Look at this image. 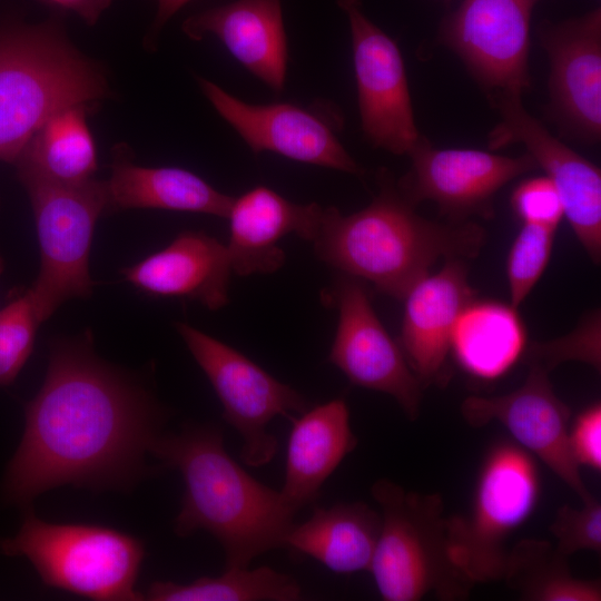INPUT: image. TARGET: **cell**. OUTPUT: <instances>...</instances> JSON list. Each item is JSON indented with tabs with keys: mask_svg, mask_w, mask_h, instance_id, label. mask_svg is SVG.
I'll return each instance as SVG.
<instances>
[{
	"mask_svg": "<svg viewBox=\"0 0 601 601\" xmlns=\"http://www.w3.org/2000/svg\"><path fill=\"white\" fill-rule=\"evenodd\" d=\"M541 492L533 456L514 441H500L480 466L466 513L446 516L450 556L474 584L501 581L509 538L534 512Z\"/></svg>",
	"mask_w": 601,
	"mask_h": 601,
	"instance_id": "7",
	"label": "cell"
},
{
	"mask_svg": "<svg viewBox=\"0 0 601 601\" xmlns=\"http://www.w3.org/2000/svg\"><path fill=\"white\" fill-rule=\"evenodd\" d=\"M24 413L1 487L18 505L65 484L128 490L149 473L146 455L165 421L144 387L95 354L91 335L51 343L43 384Z\"/></svg>",
	"mask_w": 601,
	"mask_h": 601,
	"instance_id": "1",
	"label": "cell"
},
{
	"mask_svg": "<svg viewBox=\"0 0 601 601\" xmlns=\"http://www.w3.org/2000/svg\"><path fill=\"white\" fill-rule=\"evenodd\" d=\"M526 345V329L516 307L473 298L455 321L450 352L470 375L495 380L522 358Z\"/></svg>",
	"mask_w": 601,
	"mask_h": 601,
	"instance_id": "25",
	"label": "cell"
},
{
	"mask_svg": "<svg viewBox=\"0 0 601 601\" xmlns=\"http://www.w3.org/2000/svg\"><path fill=\"white\" fill-rule=\"evenodd\" d=\"M157 1V14L151 28L154 38L158 35L166 22L186 6L190 0H156Z\"/></svg>",
	"mask_w": 601,
	"mask_h": 601,
	"instance_id": "36",
	"label": "cell"
},
{
	"mask_svg": "<svg viewBox=\"0 0 601 601\" xmlns=\"http://www.w3.org/2000/svg\"><path fill=\"white\" fill-rule=\"evenodd\" d=\"M105 184L108 210L156 208L226 218L234 199L186 169L135 165L124 148L115 151Z\"/></svg>",
	"mask_w": 601,
	"mask_h": 601,
	"instance_id": "23",
	"label": "cell"
},
{
	"mask_svg": "<svg viewBox=\"0 0 601 601\" xmlns=\"http://www.w3.org/2000/svg\"><path fill=\"white\" fill-rule=\"evenodd\" d=\"M522 93H489L500 121L489 136L491 149L522 144L554 184L564 216L594 263L601 258V173L594 164L554 137L522 104Z\"/></svg>",
	"mask_w": 601,
	"mask_h": 601,
	"instance_id": "11",
	"label": "cell"
},
{
	"mask_svg": "<svg viewBox=\"0 0 601 601\" xmlns=\"http://www.w3.org/2000/svg\"><path fill=\"white\" fill-rule=\"evenodd\" d=\"M151 454L178 470L185 483L177 535L210 533L225 552L226 569L248 568L256 556L284 548L295 513L280 491L255 480L226 452L218 426L189 424L161 434Z\"/></svg>",
	"mask_w": 601,
	"mask_h": 601,
	"instance_id": "3",
	"label": "cell"
},
{
	"mask_svg": "<svg viewBox=\"0 0 601 601\" xmlns=\"http://www.w3.org/2000/svg\"><path fill=\"white\" fill-rule=\"evenodd\" d=\"M282 496L295 514L315 501L322 485L356 447L349 411L343 398L308 407L290 418Z\"/></svg>",
	"mask_w": 601,
	"mask_h": 601,
	"instance_id": "22",
	"label": "cell"
},
{
	"mask_svg": "<svg viewBox=\"0 0 601 601\" xmlns=\"http://www.w3.org/2000/svg\"><path fill=\"white\" fill-rule=\"evenodd\" d=\"M569 443L578 464L601 471V405L584 408L569 427Z\"/></svg>",
	"mask_w": 601,
	"mask_h": 601,
	"instance_id": "34",
	"label": "cell"
},
{
	"mask_svg": "<svg viewBox=\"0 0 601 601\" xmlns=\"http://www.w3.org/2000/svg\"><path fill=\"white\" fill-rule=\"evenodd\" d=\"M101 69L56 22L0 33V160L16 164L39 128L67 107L107 95Z\"/></svg>",
	"mask_w": 601,
	"mask_h": 601,
	"instance_id": "4",
	"label": "cell"
},
{
	"mask_svg": "<svg viewBox=\"0 0 601 601\" xmlns=\"http://www.w3.org/2000/svg\"><path fill=\"white\" fill-rule=\"evenodd\" d=\"M16 166L36 221L40 270L29 293L42 323L63 302L92 292L89 255L96 223L108 210L107 189L95 178L63 184L23 164Z\"/></svg>",
	"mask_w": 601,
	"mask_h": 601,
	"instance_id": "8",
	"label": "cell"
},
{
	"mask_svg": "<svg viewBox=\"0 0 601 601\" xmlns=\"http://www.w3.org/2000/svg\"><path fill=\"white\" fill-rule=\"evenodd\" d=\"M40 324L29 290L0 309V386L14 382L32 353Z\"/></svg>",
	"mask_w": 601,
	"mask_h": 601,
	"instance_id": "30",
	"label": "cell"
},
{
	"mask_svg": "<svg viewBox=\"0 0 601 601\" xmlns=\"http://www.w3.org/2000/svg\"><path fill=\"white\" fill-rule=\"evenodd\" d=\"M377 184V195L356 213L322 207L311 242L321 260L403 300L439 258L465 260L480 254L486 234L479 224L422 217L384 168Z\"/></svg>",
	"mask_w": 601,
	"mask_h": 601,
	"instance_id": "2",
	"label": "cell"
},
{
	"mask_svg": "<svg viewBox=\"0 0 601 601\" xmlns=\"http://www.w3.org/2000/svg\"><path fill=\"white\" fill-rule=\"evenodd\" d=\"M534 0H463L443 20L439 39L487 93L530 86V22Z\"/></svg>",
	"mask_w": 601,
	"mask_h": 601,
	"instance_id": "14",
	"label": "cell"
},
{
	"mask_svg": "<svg viewBox=\"0 0 601 601\" xmlns=\"http://www.w3.org/2000/svg\"><path fill=\"white\" fill-rule=\"evenodd\" d=\"M410 170L397 181L414 206L430 200L452 221L493 216L495 194L514 178L538 169L528 152L509 157L479 149L434 148L424 137L408 155Z\"/></svg>",
	"mask_w": 601,
	"mask_h": 601,
	"instance_id": "13",
	"label": "cell"
},
{
	"mask_svg": "<svg viewBox=\"0 0 601 601\" xmlns=\"http://www.w3.org/2000/svg\"><path fill=\"white\" fill-rule=\"evenodd\" d=\"M231 273L227 246L197 230L181 231L161 250L121 269L144 293L189 298L211 311L228 303Z\"/></svg>",
	"mask_w": 601,
	"mask_h": 601,
	"instance_id": "21",
	"label": "cell"
},
{
	"mask_svg": "<svg viewBox=\"0 0 601 601\" xmlns=\"http://www.w3.org/2000/svg\"><path fill=\"white\" fill-rule=\"evenodd\" d=\"M474 297L464 259H447L403 299L401 348L423 390L446 384L451 334L459 314Z\"/></svg>",
	"mask_w": 601,
	"mask_h": 601,
	"instance_id": "18",
	"label": "cell"
},
{
	"mask_svg": "<svg viewBox=\"0 0 601 601\" xmlns=\"http://www.w3.org/2000/svg\"><path fill=\"white\" fill-rule=\"evenodd\" d=\"M193 40L208 35L277 95L284 90L288 48L280 0H236L187 18Z\"/></svg>",
	"mask_w": 601,
	"mask_h": 601,
	"instance_id": "19",
	"label": "cell"
},
{
	"mask_svg": "<svg viewBox=\"0 0 601 601\" xmlns=\"http://www.w3.org/2000/svg\"><path fill=\"white\" fill-rule=\"evenodd\" d=\"M600 317L594 314L570 335L528 344L521 359L550 373L568 361H580L600 371Z\"/></svg>",
	"mask_w": 601,
	"mask_h": 601,
	"instance_id": "31",
	"label": "cell"
},
{
	"mask_svg": "<svg viewBox=\"0 0 601 601\" xmlns=\"http://www.w3.org/2000/svg\"><path fill=\"white\" fill-rule=\"evenodd\" d=\"M76 12L86 23L95 24L112 0H47Z\"/></svg>",
	"mask_w": 601,
	"mask_h": 601,
	"instance_id": "35",
	"label": "cell"
},
{
	"mask_svg": "<svg viewBox=\"0 0 601 601\" xmlns=\"http://www.w3.org/2000/svg\"><path fill=\"white\" fill-rule=\"evenodd\" d=\"M511 206L523 224H536L556 229L564 216L559 191L546 176L521 181L512 193Z\"/></svg>",
	"mask_w": 601,
	"mask_h": 601,
	"instance_id": "33",
	"label": "cell"
},
{
	"mask_svg": "<svg viewBox=\"0 0 601 601\" xmlns=\"http://www.w3.org/2000/svg\"><path fill=\"white\" fill-rule=\"evenodd\" d=\"M555 544L522 539L509 549L502 580L524 601H600V580L577 578Z\"/></svg>",
	"mask_w": 601,
	"mask_h": 601,
	"instance_id": "26",
	"label": "cell"
},
{
	"mask_svg": "<svg viewBox=\"0 0 601 601\" xmlns=\"http://www.w3.org/2000/svg\"><path fill=\"white\" fill-rule=\"evenodd\" d=\"M86 111V105H77L52 115L32 137L16 165L23 164L63 184L92 179L97 152Z\"/></svg>",
	"mask_w": 601,
	"mask_h": 601,
	"instance_id": "27",
	"label": "cell"
},
{
	"mask_svg": "<svg viewBox=\"0 0 601 601\" xmlns=\"http://www.w3.org/2000/svg\"><path fill=\"white\" fill-rule=\"evenodd\" d=\"M337 6L349 24L364 136L375 148L408 155L424 136L415 125L401 50L368 19L362 0H337Z\"/></svg>",
	"mask_w": 601,
	"mask_h": 601,
	"instance_id": "10",
	"label": "cell"
},
{
	"mask_svg": "<svg viewBox=\"0 0 601 601\" xmlns=\"http://www.w3.org/2000/svg\"><path fill=\"white\" fill-rule=\"evenodd\" d=\"M381 514L364 502L315 506L288 531L284 548L311 556L335 573L368 571L381 531Z\"/></svg>",
	"mask_w": 601,
	"mask_h": 601,
	"instance_id": "24",
	"label": "cell"
},
{
	"mask_svg": "<svg viewBox=\"0 0 601 601\" xmlns=\"http://www.w3.org/2000/svg\"><path fill=\"white\" fill-rule=\"evenodd\" d=\"M322 206L293 203L275 190L257 186L234 198L227 215V246L233 273L272 274L285 262L278 242L288 234L312 242Z\"/></svg>",
	"mask_w": 601,
	"mask_h": 601,
	"instance_id": "20",
	"label": "cell"
},
{
	"mask_svg": "<svg viewBox=\"0 0 601 601\" xmlns=\"http://www.w3.org/2000/svg\"><path fill=\"white\" fill-rule=\"evenodd\" d=\"M0 551L27 558L49 588L98 601L145 600L136 589L145 546L122 531L46 522L29 509L19 532L0 540Z\"/></svg>",
	"mask_w": 601,
	"mask_h": 601,
	"instance_id": "6",
	"label": "cell"
},
{
	"mask_svg": "<svg viewBox=\"0 0 601 601\" xmlns=\"http://www.w3.org/2000/svg\"><path fill=\"white\" fill-rule=\"evenodd\" d=\"M328 296L338 309L328 361L352 384L392 396L406 417L415 421L424 390L377 317L362 280L342 274Z\"/></svg>",
	"mask_w": 601,
	"mask_h": 601,
	"instance_id": "12",
	"label": "cell"
},
{
	"mask_svg": "<svg viewBox=\"0 0 601 601\" xmlns=\"http://www.w3.org/2000/svg\"><path fill=\"white\" fill-rule=\"evenodd\" d=\"M175 327L217 394L224 420L242 436V461L253 467L269 463L278 450L269 422L299 415L307 400L234 347L187 323Z\"/></svg>",
	"mask_w": 601,
	"mask_h": 601,
	"instance_id": "9",
	"label": "cell"
},
{
	"mask_svg": "<svg viewBox=\"0 0 601 601\" xmlns=\"http://www.w3.org/2000/svg\"><path fill=\"white\" fill-rule=\"evenodd\" d=\"M550 60L551 114L561 128L584 142L601 136V9L538 29Z\"/></svg>",
	"mask_w": 601,
	"mask_h": 601,
	"instance_id": "17",
	"label": "cell"
},
{
	"mask_svg": "<svg viewBox=\"0 0 601 601\" xmlns=\"http://www.w3.org/2000/svg\"><path fill=\"white\" fill-rule=\"evenodd\" d=\"M144 595L151 601H296L302 599V589L292 577L259 566L226 569L219 577L190 583L155 581Z\"/></svg>",
	"mask_w": 601,
	"mask_h": 601,
	"instance_id": "28",
	"label": "cell"
},
{
	"mask_svg": "<svg viewBox=\"0 0 601 601\" xmlns=\"http://www.w3.org/2000/svg\"><path fill=\"white\" fill-rule=\"evenodd\" d=\"M555 228L523 224L510 248L506 276L510 304L518 306L542 276L552 253Z\"/></svg>",
	"mask_w": 601,
	"mask_h": 601,
	"instance_id": "29",
	"label": "cell"
},
{
	"mask_svg": "<svg viewBox=\"0 0 601 601\" xmlns=\"http://www.w3.org/2000/svg\"><path fill=\"white\" fill-rule=\"evenodd\" d=\"M535 2H538L539 0H534Z\"/></svg>",
	"mask_w": 601,
	"mask_h": 601,
	"instance_id": "38",
	"label": "cell"
},
{
	"mask_svg": "<svg viewBox=\"0 0 601 601\" xmlns=\"http://www.w3.org/2000/svg\"><path fill=\"white\" fill-rule=\"evenodd\" d=\"M215 110L254 154L273 151L286 158L362 176L363 168L339 141L335 125L317 111L288 102L255 105L197 78Z\"/></svg>",
	"mask_w": 601,
	"mask_h": 601,
	"instance_id": "16",
	"label": "cell"
},
{
	"mask_svg": "<svg viewBox=\"0 0 601 601\" xmlns=\"http://www.w3.org/2000/svg\"><path fill=\"white\" fill-rule=\"evenodd\" d=\"M461 414L474 428L499 422L518 445L542 461L582 503L594 497L570 447V408L555 394L549 372L529 365L520 387L503 395H471L462 402Z\"/></svg>",
	"mask_w": 601,
	"mask_h": 601,
	"instance_id": "15",
	"label": "cell"
},
{
	"mask_svg": "<svg viewBox=\"0 0 601 601\" xmlns=\"http://www.w3.org/2000/svg\"><path fill=\"white\" fill-rule=\"evenodd\" d=\"M371 494L382 524L368 571L382 599L418 601L432 593L466 600L475 584L450 556L441 494L407 491L387 479L374 482Z\"/></svg>",
	"mask_w": 601,
	"mask_h": 601,
	"instance_id": "5",
	"label": "cell"
},
{
	"mask_svg": "<svg viewBox=\"0 0 601 601\" xmlns=\"http://www.w3.org/2000/svg\"><path fill=\"white\" fill-rule=\"evenodd\" d=\"M3 269H4V262H3V258H2V256L0 254V276L3 273Z\"/></svg>",
	"mask_w": 601,
	"mask_h": 601,
	"instance_id": "37",
	"label": "cell"
},
{
	"mask_svg": "<svg viewBox=\"0 0 601 601\" xmlns=\"http://www.w3.org/2000/svg\"><path fill=\"white\" fill-rule=\"evenodd\" d=\"M582 504L560 506L549 528L556 549L566 556L583 550L601 552V504L595 497Z\"/></svg>",
	"mask_w": 601,
	"mask_h": 601,
	"instance_id": "32",
	"label": "cell"
}]
</instances>
